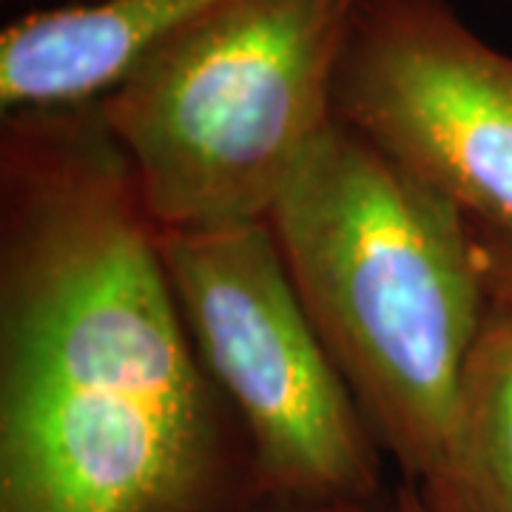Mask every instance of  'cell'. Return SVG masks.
<instances>
[{
    "label": "cell",
    "mask_w": 512,
    "mask_h": 512,
    "mask_svg": "<svg viewBox=\"0 0 512 512\" xmlns=\"http://www.w3.org/2000/svg\"><path fill=\"white\" fill-rule=\"evenodd\" d=\"M97 103L0 114V512H271Z\"/></svg>",
    "instance_id": "obj_1"
},
{
    "label": "cell",
    "mask_w": 512,
    "mask_h": 512,
    "mask_svg": "<svg viewBox=\"0 0 512 512\" xmlns=\"http://www.w3.org/2000/svg\"><path fill=\"white\" fill-rule=\"evenodd\" d=\"M265 220L373 436L424 484L493 302L470 217L333 117Z\"/></svg>",
    "instance_id": "obj_2"
},
{
    "label": "cell",
    "mask_w": 512,
    "mask_h": 512,
    "mask_svg": "<svg viewBox=\"0 0 512 512\" xmlns=\"http://www.w3.org/2000/svg\"><path fill=\"white\" fill-rule=\"evenodd\" d=\"M359 0H228L183 23L97 103L160 231L265 220L333 123Z\"/></svg>",
    "instance_id": "obj_3"
},
{
    "label": "cell",
    "mask_w": 512,
    "mask_h": 512,
    "mask_svg": "<svg viewBox=\"0 0 512 512\" xmlns=\"http://www.w3.org/2000/svg\"><path fill=\"white\" fill-rule=\"evenodd\" d=\"M157 234L194 348L254 444L271 504H379L382 444L302 308L268 220Z\"/></svg>",
    "instance_id": "obj_4"
},
{
    "label": "cell",
    "mask_w": 512,
    "mask_h": 512,
    "mask_svg": "<svg viewBox=\"0 0 512 512\" xmlns=\"http://www.w3.org/2000/svg\"><path fill=\"white\" fill-rule=\"evenodd\" d=\"M333 117L470 220L512 231V55L450 0H359Z\"/></svg>",
    "instance_id": "obj_5"
},
{
    "label": "cell",
    "mask_w": 512,
    "mask_h": 512,
    "mask_svg": "<svg viewBox=\"0 0 512 512\" xmlns=\"http://www.w3.org/2000/svg\"><path fill=\"white\" fill-rule=\"evenodd\" d=\"M228 0H106L29 9L0 32V114L94 103L154 43Z\"/></svg>",
    "instance_id": "obj_6"
},
{
    "label": "cell",
    "mask_w": 512,
    "mask_h": 512,
    "mask_svg": "<svg viewBox=\"0 0 512 512\" xmlns=\"http://www.w3.org/2000/svg\"><path fill=\"white\" fill-rule=\"evenodd\" d=\"M416 487L433 512H512V305L501 299L467 362L444 461Z\"/></svg>",
    "instance_id": "obj_7"
},
{
    "label": "cell",
    "mask_w": 512,
    "mask_h": 512,
    "mask_svg": "<svg viewBox=\"0 0 512 512\" xmlns=\"http://www.w3.org/2000/svg\"><path fill=\"white\" fill-rule=\"evenodd\" d=\"M470 225L490 296L512 305V231L476 220H470Z\"/></svg>",
    "instance_id": "obj_8"
},
{
    "label": "cell",
    "mask_w": 512,
    "mask_h": 512,
    "mask_svg": "<svg viewBox=\"0 0 512 512\" xmlns=\"http://www.w3.org/2000/svg\"><path fill=\"white\" fill-rule=\"evenodd\" d=\"M382 512H433L427 507V501L421 498L419 487L413 484V481H404L396 487V490H390V493L384 495V504Z\"/></svg>",
    "instance_id": "obj_9"
},
{
    "label": "cell",
    "mask_w": 512,
    "mask_h": 512,
    "mask_svg": "<svg viewBox=\"0 0 512 512\" xmlns=\"http://www.w3.org/2000/svg\"><path fill=\"white\" fill-rule=\"evenodd\" d=\"M384 498L379 504H336V507H276L271 512H382Z\"/></svg>",
    "instance_id": "obj_10"
},
{
    "label": "cell",
    "mask_w": 512,
    "mask_h": 512,
    "mask_svg": "<svg viewBox=\"0 0 512 512\" xmlns=\"http://www.w3.org/2000/svg\"><path fill=\"white\" fill-rule=\"evenodd\" d=\"M15 6H32V9H46V6H86V3H106V0H3Z\"/></svg>",
    "instance_id": "obj_11"
}]
</instances>
